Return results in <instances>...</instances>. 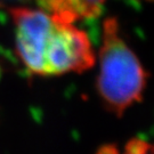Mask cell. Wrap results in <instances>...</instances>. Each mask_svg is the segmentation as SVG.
<instances>
[{"label":"cell","mask_w":154,"mask_h":154,"mask_svg":"<svg viewBox=\"0 0 154 154\" xmlns=\"http://www.w3.org/2000/svg\"><path fill=\"white\" fill-rule=\"evenodd\" d=\"M147 79L149 73L122 38L116 18H106L103 22L97 78L102 103L111 113L121 118L129 107L143 100Z\"/></svg>","instance_id":"obj_1"},{"label":"cell","mask_w":154,"mask_h":154,"mask_svg":"<svg viewBox=\"0 0 154 154\" xmlns=\"http://www.w3.org/2000/svg\"><path fill=\"white\" fill-rule=\"evenodd\" d=\"M95 51L87 33L56 20L45 54L44 77L82 73L95 65Z\"/></svg>","instance_id":"obj_2"},{"label":"cell","mask_w":154,"mask_h":154,"mask_svg":"<svg viewBox=\"0 0 154 154\" xmlns=\"http://www.w3.org/2000/svg\"><path fill=\"white\" fill-rule=\"evenodd\" d=\"M15 25L16 53L30 73L44 77L45 54L56 20L47 11L16 7L9 9Z\"/></svg>","instance_id":"obj_3"},{"label":"cell","mask_w":154,"mask_h":154,"mask_svg":"<svg viewBox=\"0 0 154 154\" xmlns=\"http://www.w3.org/2000/svg\"><path fill=\"white\" fill-rule=\"evenodd\" d=\"M55 20L74 23L98 16L106 0H35Z\"/></svg>","instance_id":"obj_4"},{"label":"cell","mask_w":154,"mask_h":154,"mask_svg":"<svg viewBox=\"0 0 154 154\" xmlns=\"http://www.w3.org/2000/svg\"><path fill=\"white\" fill-rule=\"evenodd\" d=\"M123 154H153V147L140 138H131L125 145Z\"/></svg>","instance_id":"obj_5"},{"label":"cell","mask_w":154,"mask_h":154,"mask_svg":"<svg viewBox=\"0 0 154 154\" xmlns=\"http://www.w3.org/2000/svg\"><path fill=\"white\" fill-rule=\"evenodd\" d=\"M96 154H119V149L113 144H106L100 146Z\"/></svg>","instance_id":"obj_6"},{"label":"cell","mask_w":154,"mask_h":154,"mask_svg":"<svg viewBox=\"0 0 154 154\" xmlns=\"http://www.w3.org/2000/svg\"><path fill=\"white\" fill-rule=\"evenodd\" d=\"M1 73H2V71H1V66H0V79H1Z\"/></svg>","instance_id":"obj_7"}]
</instances>
